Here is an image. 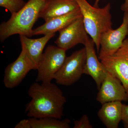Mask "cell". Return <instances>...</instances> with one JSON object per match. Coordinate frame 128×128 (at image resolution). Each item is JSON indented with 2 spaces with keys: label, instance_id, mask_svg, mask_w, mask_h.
I'll use <instances>...</instances> for the list:
<instances>
[{
  "label": "cell",
  "instance_id": "cell-15",
  "mask_svg": "<svg viewBox=\"0 0 128 128\" xmlns=\"http://www.w3.org/2000/svg\"><path fill=\"white\" fill-rule=\"evenodd\" d=\"M98 116L108 128H118L122 121L123 105L121 102H109L102 104Z\"/></svg>",
  "mask_w": 128,
  "mask_h": 128
},
{
  "label": "cell",
  "instance_id": "cell-20",
  "mask_svg": "<svg viewBox=\"0 0 128 128\" xmlns=\"http://www.w3.org/2000/svg\"><path fill=\"white\" fill-rule=\"evenodd\" d=\"M14 128H32V126L29 119H23L17 124Z\"/></svg>",
  "mask_w": 128,
  "mask_h": 128
},
{
  "label": "cell",
  "instance_id": "cell-7",
  "mask_svg": "<svg viewBox=\"0 0 128 128\" xmlns=\"http://www.w3.org/2000/svg\"><path fill=\"white\" fill-rule=\"evenodd\" d=\"M128 35V10L124 11L122 23L119 28L106 31L101 35L98 59L113 54L117 51Z\"/></svg>",
  "mask_w": 128,
  "mask_h": 128
},
{
  "label": "cell",
  "instance_id": "cell-11",
  "mask_svg": "<svg viewBox=\"0 0 128 128\" xmlns=\"http://www.w3.org/2000/svg\"><path fill=\"white\" fill-rule=\"evenodd\" d=\"M95 45L92 39L89 38L84 45L86 50V57L84 74L91 76L98 90L107 75L108 72L102 63L98 60L94 48Z\"/></svg>",
  "mask_w": 128,
  "mask_h": 128
},
{
  "label": "cell",
  "instance_id": "cell-9",
  "mask_svg": "<svg viewBox=\"0 0 128 128\" xmlns=\"http://www.w3.org/2000/svg\"><path fill=\"white\" fill-rule=\"evenodd\" d=\"M22 49L17 58L5 69L3 82L5 87L8 89H13L18 86L28 72L34 70L26 56L25 50Z\"/></svg>",
  "mask_w": 128,
  "mask_h": 128
},
{
  "label": "cell",
  "instance_id": "cell-2",
  "mask_svg": "<svg viewBox=\"0 0 128 128\" xmlns=\"http://www.w3.org/2000/svg\"><path fill=\"white\" fill-rule=\"evenodd\" d=\"M45 0H28L18 12L12 14L8 20L0 25V40L6 39L15 34L32 36V28L39 18L40 12Z\"/></svg>",
  "mask_w": 128,
  "mask_h": 128
},
{
  "label": "cell",
  "instance_id": "cell-12",
  "mask_svg": "<svg viewBox=\"0 0 128 128\" xmlns=\"http://www.w3.org/2000/svg\"><path fill=\"white\" fill-rule=\"evenodd\" d=\"M55 35V33L50 34L37 39H31L25 35H20L22 48L25 50L26 56L34 70H37L46 44Z\"/></svg>",
  "mask_w": 128,
  "mask_h": 128
},
{
  "label": "cell",
  "instance_id": "cell-1",
  "mask_svg": "<svg viewBox=\"0 0 128 128\" xmlns=\"http://www.w3.org/2000/svg\"><path fill=\"white\" fill-rule=\"evenodd\" d=\"M28 95L31 100L26 105L25 112L27 116L62 118L66 98L57 85L51 82H34L29 88Z\"/></svg>",
  "mask_w": 128,
  "mask_h": 128
},
{
  "label": "cell",
  "instance_id": "cell-21",
  "mask_svg": "<svg viewBox=\"0 0 128 128\" xmlns=\"http://www.w3.org/2000/svg\"><path fill=\"white\" fill-rule=\"evenodd\" d=\"M100 0H96L93 6L96 8H98V2ZM121 9L124 12L128 10V0H125L124 3L121 6Z\"/></svg>",
  "mask_w": 128,
  "mask_h": 128
},
{
  "label": "cell",
  "instance_id": "cell-14",
  "mask_svg": "<svg viewBox=\"0 0 128 128\" xmlns=\"http://www.w3.org/2000/svg\"><path fill=\"white\" fill-rule=\"evenodd\" d=\"M80 9L45 22L42 25L33 30L32 36L55 33L64 29L73 21L82 16Z\"/></svg>",
  "mask_w": 128,
  "mask_h": 128
},
{
  "label": "cell",
  "instance_id": "cell-16",
  "mask_svg": "<svg viewBox=\"0 0 128 128\" xmlns=\"http://www.w3.org/2000/svg\"><path fill=\"white\" fill-rule=\"evenodd\" d=\"M32 128H70V121L68 119L60 120L55 118L46 117L29 118Z\"/></svg>",
  "mask_w": 128,
  "mask_h": 128
},
{
  "label": "cell",
  "instance_id": "cell-8",
  "mask_svg": "<svg viewBox=\"0 0 128 128\" xmlns=\"http://www.w3.org/2000/svg\"><path fill=\"white\" fill-rule=\"evenodd\" d=\"M59 32V35L55 43L59 48L66 51L79 44L84 45L89 38L82 16Z\"/></svg>",
  "mask_w": 128,
  "mask_h": 128
},
{
  "label": "cell",
  "instance_id": "cell-5",
  "mask_svg": "<svg viewBox=\"0 0 128 128\" xmlns=\"http://www.w3.org/2000/svg\"><path fill=\"white\" fill-rule=\"evenodd\" d=\"M86 57L85 47L66 57L62 67L54 77L56 83L69 86L78 81L84 74Z\"/></svg>",
  "mask_w": 128,
  "mask_h": 128
},
{
  "label": "cell",
  "instance_id": "cell-17",
  "mask_svg": "<svg viewBox=\"0 0 128 128\" xmlns=\"http://www.w3.org/2000/svg\"><path fill=\"white\" fill-rule=\"evenodd\" d=\"M26 4L24 0H0V6L7 9L11 14L18 12Z\"/></svg>",
  "mask_w": 128,
  "mask_h": 128
},
{
  "label": "cell",
  "instance_id": "cell-4",
  "mask_svg": "<svg viewBox=\"0 0 128 128\" xmlns=\"http://www.w3.org/2000/svg\"><path fill=\"white\" fill-rule=\"evenodd\" d=\"M66 51L57 46L47 47L38 64L37 82H50L54 80L56 73L64 62Z\"/></svg>",
  "mask_w": 128,
  "mask_h": 128
},
{
  "label": "cell",
  "instance_id": "cell-18",
  "mask_svg": "<svg viewBox=\"0 0 128 128\" xmlns=\"http://www.w3.org/2000/svg\"><path fill=\"white\" fill-rule=\"evenodd\" d=\"M93 126L92 125L89 121V118L86 114H84L79 120L74 121V126L73 128H92Z\"/></svg>",
  "mask_w": 128,
  "mask_h": 128
},
{
  "label": "cell",
  "instance_id": "cell-3",
  "mask_svg": "<svg viewBox=\"0 0 128 128\" xmlns=\"http://www.w3.org/2000/svg\"><path fill=\"white\" fill-rule=\"evenodd\" d=\"M81 12L84 25L88 34L96 45L98 53L102 34L112 29L110 2L102 8L92 6L86 0H76Z\"/></svg>",
  "mask_w": 128,
  "mask_h": 128
},
{
  "label": "cell",
  "instance_id": "cell-6",
  "mask_svg": "<svg viewBox=\"0 0 128 128\" xmlns=\"http://www.w3.org/2000/svg\"><path fill=\"white\" fill-rule=\"evenodd\" d=\"M100 60L108 72L120 80L128 96V38L113 54Z\"/></svg>",
  "mask_w": 128,
  "mask_h": 128
},
{
  "label": "cell",
  "instance_id": "cell-13",
  "mask_svg": "<svg viewBox=\"0 0 128 128\" xmlns=\"http://www.w3.org/2000/svg\"><path fill=\"white\" fill-rule=\"evenodd\" d=\"M80 9L76 0H45L39 15L45 22Z\"/></svg>",
  "mask_w": 128,
  "mask_h": 128
},
{
  "label": "cell",
  "instance_id": "cell-19",
  "mask_svg": "<svg viewBox=\"0 0 128 128\" xmlns=\"http://www.w3.org/2000/svg\"><path fill=\"white\" fill-rule=\"evenodd\" d=\"M122 121L124 128H128V105H123Z\"/></svg>",
  "mask_w": 128,
  "mask_h": 128
},
{
  "label": "cell",
  "instance_id": "cell-10",
  "mask_svg": "<svg viewBox=\"0 0 128 128\" xmlns=\"http://www.w3.org/2000/svg\"><path fill=\"white\" fill-rule=\"evenodd\" d=\"M96 100L102 104L116 101L127 102L128 96L120 80L108 72L98 89Z\"/></svg>",
  "mask_w": 128,
  "mask_h": 128
}]
</instances>
